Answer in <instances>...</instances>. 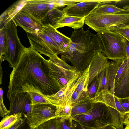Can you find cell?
<instances>
[{
	"mask_svg": "<svg viewBox=\"0 0 129 129\" xmlns=\"http://www.w3.org/2000/svg\"><path fill=\"white\" fill-rule=\"evenodd\" d=\"M84 0H52L53 2L58 8L74 4Z\"/></svg>",
	"mask_w": 129,
	"mask_h": 129,
	"instance_id": "e575fe53",
	"label": "cell"
},
{
	"mask_svg": "<svg viewBox=\"0 0 129 129\" xmlns=\"http://www.w3.org/2000/svg\"><path fill=\"white\" fill-rule=\"evenodd\" d=\"M85 17L80 18L65 15L58 23L57 28L64 26L70 27L74 30L83 26Z\"/></svg>",
	"mask_w": 129,
	"mask_h": 129,
	"instance_id": "44dd1931",
	"label": "cell"
},
{
	"mask_svg": "<svg viewBox=\"0 0 129 129\" xmlns=\"http://www.w3.org/2000/svg\"><path fill=\"white\" fill-rule=\"evenodd\" d=\"M126 115V116H129V113L127 114Z\"/></svg>",
	"mask_w": 129,
	"mask_h": 129,
	"instance_id": "c3c4849f",
	"label": "cell"
},
{
	"mask_svg": "<svg viewBox=\"0 0 129 129\" xmlns=\"http://www.w3.org/2000/svg\"><path fill=\"white\" fill-rule=\"evenodd\" d=\"M42 29L44 33L55 42L62 53L67 50L72 42L70 38L61 33L49 24L43 25Z\"/></svg>",
	"mask_w": 129,
	"mask_h": 129,
	"instance_id": "9a60e30c",
	"label": "cell"
},
{
	"mask_svg": "<svg viewBox=\"0 0 129 129\" xmlns=\"http://www.w3.org/2000/svg\"><path fill=\"white\" fill-rule=\"evenodd\" d=\"M107 30L117 33L129 41V24H121L112 27Z\"/></svg>",
	"mask_w": 129,
	"mask_h": 129,
	"instance_id": "83f0119b",
	"label": "cell"
},
{
	"mask_svg": "<svg viewBox=\"0 0 129 129\" xmlns=\"http://www.w3.org/2000/svg\"><path fill=\"white\" fill-rule=\"evenodd\" d=\"M89 65L86 69L81 72L77 80V86L76 89L80 94L86 98H89L87 91L89 79Z\"/></svg>",
	"mask_w": 129,
	"mask_h": 129,
	"instance_id": "7402d4cb",
	"label": "cell"
},
{
	"mask_svg": "<svg viewBox=\"0 0 129 129\" xmlns=\"http://www.w3.org/2000/svg\"><path fill=\"white\" fill-rule=\"evenodd\" d=\"M30 47L48 57L61 54L62 52L55 42L44 33L36 34L26 32Z\"/></svg>",
	"mask_w": 129,
	"mask_h": 129,
	"instance_id": "9c48e42d",
	"label": "cell"
},
{
	"mask_svg": "<svg viewBox=\"0 0 129 129\" xmlns=\"http://www.w3.org/2000/svg\"><path fill=\"white\" fill-rule=\"evenodd\" d=\"M128 129H129V127H128Z\"/></svg>",
	"mask_w": 129,
	"mask_h": 129,
	"instance_id": "681fc988",
	"label": "cell"
},
{
	"mask_svg": "<svg viewBox=\"0 0 129 129\" xmlns=\"http://www.w3.org/2000/svg\"><path fill=\"white\" fill-rule=\"evenodd\" d=\"M122 107L127 114L129 113V97L123 98H118Z\"/></svg>",
	"mask_w": 129,
	"mask_h": 129,
	"instance_id": "74e56055",
	"label": "cell"
},
{
	"mask_svg": "<svg viewBox=\"0 0 129 129\" xmlns=\"http://www.w3.org/2000/svg\"><path fill=\"white\" fill-rule=\"evenodd\" d=\"M9 100L10 112L7 115L20 113L27 117L30 114L31 110V101L28 92L18 93Z\"/></svg>",
	"mask_w": 129,
	"mask_h": 129,
	"instance_id": "7c38bea8",
	"label": "cell"
},
{
	"mask_svg": "<svg viewBox=\"0 0 129 129\" xmlns=\"http://www.w3.org/2000/svg\"><path fill=\"white\" fill-rule=\"evenodd\" d=\"M94 102L92 99L88 98L79 102L72 107L71 116L83 114L89 112L92 108Z\"/></svg>",
	"mask_w": 129,
	"mask_h": 129,
	"instance_id": "603a6c76",
	"label": "cell"
},
{
	"mask_svg": "<svg viewBox=\"0 0 129 129\" xmlns=\"http://www.w3.org/2000/svg\"><path fill=\"white\" fill-rule=\"evenodd\" d=\"M108 59L103 53L99 51L93 56L89 64L88 86L94 79L108 66L110 62Z\"/></svg>",
	"mask_w": 129,
	"mask_h": 129,
	"instance_id": "2e32d148",
	"label": "cell"
},
{
	"mask_svg": "<svg viewBox=\"0 0 129 129\" xmlns=\"http://www.w3.org/2000/svg\"><path fill=\"white\" fill-rule=\"evenodd\" d=\"M80 74L68 82L56 93L51 95L45 96L46 99L56 107L64 106L69 104V101L77 87V80Z\"/></svg>",
	"mask_w": 129,
	"mask_h": 129,
	"instance_id": "4fadbf2b",
	"label": "cell"
},
{
	"mask_svg": "<svg viewBox=\"0 0 129 129\" xmlns=\"http://www.w3.org/2000/svg\"><path fill=\"white\" fill-rule=\"evenodd\" d=\"M92 99L94 102L103 103L107 106L117 110L120 113L125 116L127 114L120 103L118 98L107 90H101Z\"/></svg>",
	"mask_w": 129,
	"mask_h": 129,
	"instance_id": "e0dca14e",
	"label": "cell"
},
{
	"mask_svg": "<svg viewBox=\"0 0 129 129\" xmlns=\"http://www.w3.org/2000/svg\"><path fill=\"white\" fill-rule=\"evenodd\" d=\"M95 36L100 52L108 59L115 60L127 58L126 39L123 36L109 30L98 32Z\"/></svg>",
	"mask_w": 129,
	"mask_h": 129,
	"instance_id": "277c9868",
	"label": "cell"
},
{
	"mask_svg": "<svg viewBox=\"0 0 129 129\" xmlns=\"http://www.w3.org/2000/svg\"><path fill=\"white\" fill-rule=\"evenodd\" d=\"M126 51L127 58H129V41L126 40Z\"/></svg>",
	"mask_w": 129,
	"mask_h": 129,
	"instance_id": "60d3db41",
	"label": "cell"
},
{
	"mask_svg": "<svg viewBox=\"0 0 129 129\" xmlns=\"http://www.w3.org/2000/svg\"><path fill=\"white\" fill-rule=\"evenodd\" d=\"M56 112L57 117H69L71 116L72 107L69 104L64 106H57Z\"/></svg>",
	"mask_w": 129,
	"mask_h": 129,
	"instance_id": "d6a6232c",
	"label": "cell"
},
{
	"mask_svg": "<svg viewBox=\"0 0 129 129\" xmlns=\"http://www.w3.org/2000/svg\"><path fill=\"white\" fill-rule=\"evenodd\" d=\"M72 123L76 129H103L101 128H92L83 125L72 118Z\"/></svg>",
	"mask_w": 129,
	"mask_h": 129,
	"instance_id": "f35d334b",
	"label": "cell"
},
{
	"mask_svg": "<svg viewBox=\"0 0 129 129\" xmlns=\"http://www.w3.org/2000/svg\"><path fill=\"white\" fill-rule=\"evenodd\" d=\"M103 129H118L111 125H108L102 128ZM123 129H129L126 126Z\"/></svg>",
	"mask_w": 129,
	"mask_h": 129,
	"instance_id": "ee69618b",
	"label": "cell"
},
{
	"mask_svg": "<svg viewBox=\"0 0 129 129\" xmlns=\"http://www.w3.org/2000/svg\"><path fill=\"white\" fill-rule=\"evenodd\" d=\"M52 76L59 84L62 88L69 81L81 73L75 67L70 65L56 55L47 60Z\"/></svg>",
	"mask_w": 129,
	"mask_h": 129,
	"instance_id": "52a82bcc",
	"label": "cell"
},
{
	"mask_svg": "<svg viewBox=\"0 0 129 129\" xmlns=\"http://www.w3.org/2000/svg\"><path fill=\"white\" fill-rule=\"evenodd\" d=\"M16 27L12 20L1 28L6 34L7 46L5 53L0 58V60L7 61L10 66L13 69L18 63L25 48L21 43L19 38Z\"/></svg>",
	"mask_w": 129,
	"mask_h": 129,
	"instance_id": "5b68a950",
	"label": "cell"
},
{
	"mask_svg": "<svg viewBox=\"0 0 129 129\" xmlns=\"http://www.w3.org/2000/svg\"><path fill=\"white\" fill-rule=\"evenodd\" d=\"M27 0L18 1L5 10L0 16V29L10 21L22 9Z\"/></svg>",
	"mask_w": 129,
	"mask_h": 129,
	"instance_id": "ac0fdd59",
	"label": "cell"
},
{
	"mask_svg": "<svg viewBox=\"0 0 129 129\" xmlns=\"http://www.w3.org/2000/svg\"><path fill=\"white\" fill-rule=\"evenodd\" d=\"M115 1L84 0L74 4L67 6L62 11L65 15L83 18L89 15L98 6L110 3Z\"/></svg>",
	"mask_w": 129,
	"mask_h": 129,
	"instance_id": "8fae6325",
	"label": "cell"
},
{
	"mask_svg": "<svg viewBox=\"0 0 129 129\" xmlns=\"http://www.w3.org/2000/svg\"><path fill=\"white\" fill-rule=\"evenodd\" d=\"M41 129L40 128H39L38 127H37L35 128H33V129Z\"/></svg>",
	"mask_w": 129,
	"mask_h": 129,
	"instance_id": "7dc6e473",
	"label": "cell"
},
{
	"mask_svg": "<svg viewBox=\"0 0 129 129\" xmlns=\"http://www.w3.org/2000/svg\"><path fill=\"white\" fill-rule=\"evenodd\" d=\"M57 118L47 121L39 125L38 127L41 129H55Z\"/></svg>",
	"mask_w": 129,
	"mask_h": 129,
	"instance_id": "d590c367",
	"label": "cell"
},
{
	"mask_svg": "<svg viewBox=\"0 0 129 129\" xmlns=\"http://www.w3.org/2000/svg\"><path fill=\"white\" fill-rule=\"evenodd\" d=\"M71 117H57L55 129H76Z\"/></svg>",
	"mask_w": 129,
	"mask_h": 129,
	"instance_id": "4316f807",
	"label": "cell"
},
{
	"mask_svg": "<svg viewBox=\"0 0 129 129\" xmlns=\"http://www.w3.org/2000/svg\"><path fill=\"white\" fill-rule=\"evenodd\" d=\"M10 76L7 93L9 99L25 92H36L51 95L62 89L51 75L47 60L30 47L24 49Z\"/></svg>",
	"mask_w": 129,
	"mask_h": 129,
	"instance_id": "6da1fadb",
	"label": "cell"
},
{
	"mask_svg": "<svg viewBox=\"0 0 129 129\" xmlns=\"http://www.w3.org/2000/svg\"><path fill=\"white\" fill-rule=\"evenodd\" d=\"M3 91L2 88L0 89V115L3 117H5L9 113V110H8L3 103Z\"/></svg>",
	"mask_w": 129,
	"mask_h": 129,
	"instance_id": "8d00e7d4",
	"label": "cell"
},
{
	"mask_svg": "<svg viewBox=\"0 0 129 129\" xmlns=\"http://www.w3.org/2000/svg\"><path fill=\"white\" fill-rule=\"evenodd\" d=\"M127 58L124 59L117 71L115 81V87L118 84L124 75L127 68Z\"/></svg>",
	"mask_w": 129,
	"mask_h": 129,
	"instance_id": "f546056e",
	"label": "cell"
},
{
	"mask_svg": "<svg viewBox=\"0 0 129 129\" xmlns=\"http://www.w3.org/2000/svg\"><path fill=\"white\" fill-rule=\"evenodd\" d=\"M85 23L97 32L102 31L112 27L129 24V12L124 10L108 15L91 13L85 18Z\"/></svg>",
	"mask_w": 129,
	"mask_h": 129,
	"instance_id": "8992f818",
	"label": "cell"
},
{
	"mask_svg": "<svg viewBox=\"0 0 129 129\" xmlns=\"http://www.w3.org/2000/svg\"><path fill=\"white\" fill-rule=\"evenodd\" d=\"M12 20L16 26L21 27L26 32L36 34L44 33L42 24L21 10Z\"/></svg>",
	"mask_w": 129,
	"mask_h": 129,
	"instance_id": "5bb4252c",
	"label": "cell"
},
{
	"mask_svg": "<svg viewBox=\"0 0 129 129\" xmlns=\"http://www.w3.org/2000/svg\"><path fill=\"white\" fill-rule=\"evenodd\" d=\"M127 59L126 72L118 84L114 87V95L119 98L129 97V58Z\"/></svg>",
	"mask_w": 129,
	"mask_h": 129,
	"instance_id": "ffe728a7",
	"label": "cell"
},
{
	"mask_svg": "<svg viewBox=\"0 0 129 129\" xmlns=\"http://www.w3.org/2000/svg\"><path fill=\"white\" fill-rule=\"evenodd\" d=\"M124 59L113 60L110 62L107 67L106 79L107 90L114 95V83L118 69Z\"/></svg>",
	"mask_w": 129,
	"mask_h": 129,
	"instance_id": "d6986e66",
	"label": "cell"
},
{
	"mask_svg": "<svg viewBox=\"0 0 129 129\" xmlns=\"http://www.w3.org/2000/svg\"><path fill=\"white\" fill-rule=\"evenodd\" d=\"M83 26L80 30L72 32V42L67 50L61 54V59L70 62L76 70L81 72L86 69L92 59L100 49L95 35L86 31Z\"/></svg>",
	"mask_w": 129,
	"mask_h": 129,
	"instance_id": "7a4b0ae2",
	"label": "cell"
},
{
	"mask_svg": "<svg viewBox=\"0 0 129 129\" xmlns=\"http://www.w3.org/2000/svg\"><path fill=\"white\" fill-rule=\"evenodd\" d=\"M57 107L50 104L31 105L30 114L27 117V123L30 129L38 127L47 121L57 118Z\"/></svg>",
	"mask_w": 129,
	"mask_h": 129,
	"instance_id": "ba28073f",
	"label": "cell"
},
{
	"mask_svg": "<svg viewBox=\"0 0 129 129\" xmlns=\"http://www.w3.org/2000/svg\"><path fill=\"white\" fill-rule=\"evenodd\" d=\"M64 12L58 8H55L50 10L48 13L46 20L42 25L49 24L57 29V24L65 15Z\"/></svg>",
	"mask_w": 129,
	"mask_h": 129,
	"instance_id": "cb8c5ba5",
	"label": "cell"
},
{
	"mask_svg": "<svg viewBox=\"0 0 129 129\" xmlns=\"http://www.w3.org/2000/svg\"><path fill=\"white\" fill-rule=\"evenodd\" d=\"M106 71L107 67L98 75L99 80V85L95 96L101 90L105 89L107 90Z\"/></svg>",
	"mask_w": 129,
	"mask_h": 129,
	"instance_id": "4dcf8cb0",
	"label": "cell"
},
{
	"mask_svg": "<svg viewBox=\"0 0 129 129\" xmlns=\"http://www.w3.org/2000/svg\"><path fill=\"white\" fill-rule=\"evenodd\" d=\"M125 116L117 110L100 102L94 103L88 112L78 115L72 118L85 126L101 128L111 125L118 129H123Z\"/></svg>",
	"mask_w": 129,
	"mask_h": 129,
	"instance_id": "3957f363",
	"label": "cell"
},
{
	"mask_svg": "<svg viewBox=\"0 0 129 129\" xmlns=\"http://www.w3.org/2000/svg\"><path fill=\"white\" fill-rule=\"evenodd\" d=\"M21 113H19L7 115L1 120L0 123V129H9L22 117Z\"/></svg>",
	"mask_w": 129,
	"mask_h": 129,
	"instance_id": "484cf974",
	"label": "cell"
},
{
	"mask_svg": "<svg viewBox=\"0 0 129 129\" xmlns=\"http://www.w3.org/2000/svg\"><path fill=\"white\" fill-rule=\"evenodd\" d=\"M26 123L27 120L16 129H30L29 127H27L26 126Z\"/></svg>",
	"mask_w": 129,
	"mask_h": 129,
	"instance_id": "b9f144b4",
	"label": "cell"
},
{
	"mask_svg": "<svg viewBox=\"0 0 129 129\" xmlns=\"http://www.w3.org/2000/svg\"><path fill=\"white\" fill-rule=\"evenodd\" d=\"M123 124L125 125L126 126L129 127V116H126L124 118Z\"/></svg>",
	"mask_w": 129,
	"mask_h": 129,
	"instance_id": "7bdbcfd3",
	"label": "cell"
},
{
	"mask_svg": "<svg viewBox=\"0 0 129 129\" xmlns=\"http://www.w3.org/2000/svg\"><path fill=\"white\" fill-rule=\"evenodd\" d=\"M58 8L52 0H27L21 10L28 14L42 24L52 9Z\"/></svg>",
	"mask_w": 129,
	"mask_h": 129,
	"instance_id": "30bf717a",
	"label": "cell"
},
{
	"mask_svg": "<svg viewBox=\"0 0 129 129\" xmlns=\"http://www.w3.org/2000/svg\"><path fill=\"white\" fill-rule=\"evenodd\" d=\"M26 120V117L24 116L22 117L9 129H16Z\"/></svg>",
	"mask_w": 129,
	"mask_h": 129,
	"instance_id": "ab89813d",
	"label": "cell"
},
{
	"mask_svg": "<svg viewBox=\"0 0 129 129\" xmlns=\"http://www.w3.org/2000/svg\"><path fill=\"white\" fill-rule=\"evenodd\" d=\"M125 10L129 12V5L125 6L123 7Z\"/></svg>",
	"mask_w": 129,
	"mask_h": 129,
	"instance_id": "bcb514c9",
	"label": "cell"
},
{
	"mask_svg": "<svg viewBox=\"0 0 129 129\" xmlns=\"http://www.w3.org/2000/svg\"><path fill=\"white\" fill-rule=\"evenodd\" d=\"M124 9L116 7L114 5L106 4L98 6L91 13L99 15L112 14L124 11Z\"/></svg>",
	"mask_w": 129,
	"mask_h": 129,
	"instance_id": "d4e9b609",
	"label": "cell"
},
{
	"mask_svg": "<svg viewBox=\"0 0 129 129\" xmlns=\"http://www.w3.org/2000/svg\"><path fill=\"white\" fill-rule=\"evenodd\" d=\"M99 78L98 75L94 79L88 86L87 92L89 98L92 99L95 96L99 87Z\"/></svg>",
	"mask_w": 129,
	"mask_h": 129,
	"instance_id": "1f68e13d",
	"label": "cell"
},
{
	"mask_svg": "<svg viewBox=\"0 0 129 129\" xmlns=\"http://www.w3.org/2000/svg\"><path fill=\"white\" fill-rule=\"evenodd\" d=\"M2 60H0L1 63H0V65H1V68H0V84H1L2 83V75H3V72L2 70V68L1 66L2 62Z\"/></svg>",
	"mask_w": 129,
	"mask_h": 129,
	"instance_id": "f6af8a7d",
	"label": "cell"
},
{
	"mask_svg": "<svg viewBox=\"0 0 129 129\" xmlns=\"http://www.w3.org/2000/svg\"><path fill=\"white\" fill-rule=\"evenodd\" d=\"M28 93L30 98L31 105L37 104H51L46 99L45 95L41 93L36 92Z\"/></svg>",
	"mask_w": 129,
	"mask_h": 129,
	"instance_id": "f1b7e54d",
	"label": "cell"
},
{
	"mask_svg": "<svg viewBox=\"0 0 129 129\" xmlns=\"http://www.w3.org/2000/svg\"><path fill=\"white\" fill-rule=\"evenodd\" d=\"M7 46L6 37L2 28L0 29V58L4 54Z\"/></svg>",
	"mask_w": 129,
	"mask_h": 129,
	"instance_id": "836d02e7",
	"label": "cell"
}]
</instances>
